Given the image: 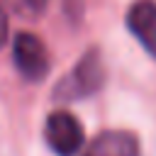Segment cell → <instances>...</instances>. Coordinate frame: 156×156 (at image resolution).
Wrapping results in <instances>:
<instances>
[{
	"label": "cell",
	"instance_id": "6da1fadb",
	"mask_svg": "<svg viewBox=\"0 0 156 156\" xmlns=\"http://www.w3.org/2000/svg\"><path fill=\"white\" fill-rule=\"evenodd\" d=\"M105 83V63L98 49H88L78 63L71 68V73H66L56 88H54V100L58 102H73V100H83L93 93H98Z\"/></svg>",
	"mask_w": 156,
	"mask_h": 156
},
{
	"label": "cell",
	"instance_id": "7a4b0ae2",
	"mask_svg": "<svg viewBox=\"0 0 156 156\" xmlns=\"http://www.w3.org/2000/svg\"><path fill=\"white\" fill-rule=\"evenodd\" d=\"M12 61H15V68L20 71V76L24 80H32V83L44 80L49 68H51L49 51L34 32H17L15 34V39H12Z\"/></svg>",
	"mask_w": 156,
	"mask_h": 156
},
{
	"label": "cell",
	"instance_id": "3957f363",
	"mask_svg": "<svg viewBox=\"0 0 156 156\" xmlns=\"http://www.w3.org/2000/svg\"><path fill=\"white\" fill-rule=\"evenodd\" d=\"M44 139L56 156H76L83 151L85 134L68 110H54L44 122Z\"/></svg>",
	"mask_w": 156,
	"mask_h": 156
},
{
	"label": "cell",
	"instance_id": "277c9868",
	"mask_svg": "<svg viewBox=\"0 0 156 156\" xmlns=\"http://www.w3.org/2000/svg\"><path fill=\"white\" fill-rule=\"evenodd\" d=\"M127 27L136 37V41L156 58V2L136 0L127 10Z\"/></svg>",
	"mask_w": 156,
	"mask_h": 156
},
{
	"label": "cell",
	"instance_id": "5b68a950",
	"mask_svg": "<svg viewBox=\"0 0 156 156\" xmlns=\"http://www.w3.org/2000/svg\"><path fill=\"white\" fill-rule=\"evenodd\" d=\"M80 156H139V139L132 132L107 129L83 146Z\"/></svg>",
	"mask_w": 156,
	"mask_h": 156
},
{
	"label": "cell",
	"instance_id": "8992f818",
	"mask_svg": "<svg viewBox=\"0 0 156 156\" xmlns=\"http://www.w3.org/2000/svg\"><path fill=\"white\" fill-rule=\"evenodd\" d=\"M10 2H12L20 12H24V15H41L49 0H10Z\"/></svg>",
	"mask_w": 156,
	"mask_h": 156
},
{
	"label": "cell",
	"instance_id": "52a82bcc",
	"mask_svg": "<svg viewBox=\"0 0 156 156\" xmlns=\"http://www.w3.org/2000/svg\"><path fill=\"white\" fill-rule=\"evenodd\" d=\"M7 37H10V24H7V15H5V10L0 7V46H5Z\"/></svg>",
	"mask_w": 156,
	"mask_h": 156
}]
</instances>
